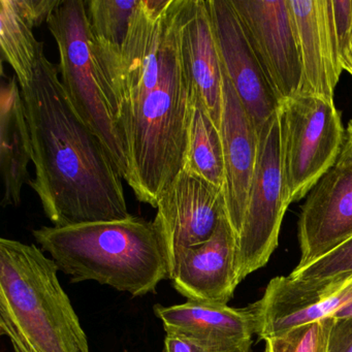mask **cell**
Instances as JSON below:
<instances>
[{"label":"cell","instance_id":"obj_1","mask_svg":"<svg viewBox=\"0 0 352 352\" xmlns=\"http://www.w3.org/2000/svg\"><path fill=\"white\" fill-rule=\"evenodd\" d=\"M184 0H140L120 48L96 44L102 90L124 142L127 184L157 207L184 168L192 84L181 46Z\"/></svg>","mask_w":352,"mask_h":352},{"label":"cell","instance_id":"obj_2","mask_svg":"<svg viewBox=\"0 0 352 352\" xmlns=\"http://www.w3.org/2000/svg\"><path fill=\"white\" fill-rule=\"evenodd\" d=\"M32 133L36 177L30 186L57 228L131 216L122 177L110 154L69 102L44 49L21 88Z\"/></svg>","mask_w":352,"mask_h":352},{"label":"cell","instance_id":"obj_3","mask_svg":"<svg viewBox=\"0 0 352 352\" xmlns=\"http://www.w3.org/2000/svg\"><path fill=\"white\" fill-rule=\"evenodd\" d=\"M42 250L73 283L96 281L133 296L156 292L170 279L166 242L154 221L138 216L32 232Z\"/></svg>","mask_w":352,"mask_h":352},{"label":"cell","instance_id":"obj_4","mask_svg":"<svg viewBox=\"0 0 352 352\" xmlns=\"http://www.w3.org/2000/svg\"><path fill=\"white\" fill-rule=\"evenodd\" d=\"M58 271L36 245L0 239V333L14 352H90Z\"/></svg>","mask_w":352,"mask_h":352},{"label":"cell","instance_id":"obj_5","mask_svg":"<svg viewBox=\"0 0 352 352\" xmlns=\"http://www.w3.org/2000/svg\"><path fill=\"white\" fill-rule=\"evenodd\" d=\"M47 25L58 48L59 76L72 107L102 142L119 174L127 182L129 164L126 148L102 90L86 1L63 0Z\"/></svg>","mask_w":352,"mask_h":352},{"label":"cell","instance_id":"obj_6","mask_svg":"<svg viewBox=\"0 0 352 352\" xmlns=\"http://www.w3.org/2000/svg\"><path fill=\"white\" fill-rule=\"evenodd\" d=\"M277 118L286 195L296 203L337 164L345 129L333 100L302 91L282 100Z\"/></svg>","mask_w":352,"mask_h":352},{"label":"cell","instance_id":"obj_7","mask_svg":"<svg viewBox=\"0 0 352 352\" xmlns=\"http://www.w3.org/2000/svg\"><path fill=\"white\" fill-rule=\"evenodd\" d=\"M282 172L277 115L259 133L258 154L240 232L236 236L239 281L263 267L278 246L289 207Z\"/></svg>","mask_w":352,"mask_h":352},{"label":"cell","instance_id":"obj_8","mask_svg":"<svg viewBox=\"0 0 352 352\" xmlns=\"http://www.w3.org/2000/svg\"><path fill=\"white\" fill-rule=\"evenodd\" d=\"M352 302V275L313 281L292 276L270 281L261 300L247 307L254 333L267 339L300 325L333 317Z\"/></svg>","mask_w":352,"mask_h":352},{"label":"cell","instance_id":"obj_9","mask_svg":"<svg viewBox=\"0 0 352 352\" xmlns=\"http://www.w3.org/2000/svg\"><path fill=\"white\" fill-rule=\"evenodd\" d=\"M245 34L282 100L300 91L302 59L288 0H230Z\"/></svg>","mask_w":352,"mask_h":352},{"label":"cell","instance_id":"obj_10","mask_svg":"<svg viewBox=\"0 0 352 352\" xmlns=\"http://www.w3.org/2000/svg\"><path fill=\"white\" fill-rule=\"evenodd\" d=\"M222 67L259 135L281 98L253 51L230 0H209Z\"/></svg>","mask_w":352,"mask_h":352},{"label":"cell","instance_id":"obj_11","mask_svg":"<svg viewBox=\"0 0 352 352\" xmlns=\"http://www.w3.org/2000/svg\"><path fill=\"white\" fill-rule=\"evenodd\" d=\"M153 220L173 261L209 240L226 215L223 189L183 168L158 201Z\"/></svg>","mask_w":352,"mask_h":352},{"label":"cell","instance_id":"obj_12","mask_svg":"<svg viewBox=\"0 0 352 352\" xmlns=\"http://www.w3.org/2000/svg\"><path fill=\"white\" fill-rule=\"evenodd\" d=\"M352 238V166L329 168L307 195L298 218L302 269Z\"/></svg>","mask_w":352,"mask_h":352},{"label":"cell","instance_id":"obj_13","mask_svg":"<svg viewBox=\"0 0 352 352\" xmlns=\"http://www.w3.org/2000/svg\"><path fill=\"white\" fill-rule=\"evenodd\" d=\"M170 279L187 300L228 305L240 281L236 236L226 215L209 240L185 249L173 261Z\"/></svg>","mask_w":352,"mask_h":352},{"label":"cell","instance_id":"obj_14","mask_svg":"<svg viewBox=\"0 0 352 352\" xmlns=\"http://www.w3.org/2000/svg\"><path fill=\"white\" fill-rule=\"evenodd\" d=\"M220 122L223 149V195L228 222L238 236L244 217L258 154L259 135L251 123L223 67Z\"/></svg>","mask_w":352,"mask_h":352},{"label":"cell","instance_id":"obj_15","mask_svg":"<svg viewBox=\"0 0 352 352\" xmlns=\"http://www.w3.org/2000/svg\"><path fill=\"white\" fill-rule=\"evenodd\" d=\"M166 333L191 340L205 352H249L254 333L248 309L187 300L185 304L154 306Z\"/></svg>","mask_w":352,"mask_h":352},{"label":"cell","instance_id":"obj_16","mask_svg":"<svg viewBox=\"0 0 352 352\" xmlns=\"http://www.w3.org/2000/svg\"><path fill=\"white\" fill-rule=\"evenodd\" d=\"M181 46L192 89L220 129L223 74L209 0H184Z\"/></svg>","mask_w":352,"mask_h":352},{"label":"cell","instance_id":"obj_17","mask_svg":"<svg viewBox=\"0 0 352 352\" xmlns=\"http://www.w3.org/2000/svg\"><path fill=\"white\" fill-rule=\"evenodd\" d=\"M302 59L300 91L333 102L341 72L329 32L327 0H288Z\"/></svg>","mask_w":352,"mask_h":352},{"label":"cell","instance_id":"obj_18","mask_svg":"<svg viewBox=\"0 0 352 352\" xmlns=\"http://www.w3.org/2000/svg\"><path fill=\"white\" fill-rule=\"evenodd\" d=\"M32 133L26 118L21 88L16 76L0 88V170L3 178L1 206L18 207L22 188L30 183L28 166L32 162Z\"/></svg>","mask_w":352,"mask_h":352},{"label":"cell","instance_id":"obj_19","mask_svg":"<svg viewBox=\"0 0 352 352\" xmlns=\"http://www.w3.org/2000/svg\"><path fill=\"white\" fill-rule=\"evenodd\" d=\"M184 168L223 188L224 162L221 135L201 98L193 89Z\"/></svg>","mask_w":352,"mask_h":352},{"label":"cell","instance_id":"obj_20","mask_svg":"<svg viewBox=\"0 0 352 352\" xmlns=\"http://www.w3.org/2000/svg\"><path fill=\"white\" fill-rule=\"evenodd\" d=\"M34 25L18 11L14 0H0L1 58L13 69L20 88L34 77L44 44L36 40Z\"/></svg>","mask_w":352,"mask_h":352},{"label":"cell","instance_id":"obj_21","mask_svg":"<svg viewBox=\"0 0 352 352\" xmlns=\"http://www.w3.org/2000/svg\"><path fill=\"white\" fill-rule=\"evenodd\" d=\"M140 0H88V22L94 42L102 46L120 48L129 32Z\"/></svg>","mask_w":352,"mask_h":352},{"label":"cell","instance_id":"obj_22","mask_svg":"<svg viewBox=\"0 0 352 352\" xmlns=\"http://www.w3.org/2000/svg\"><path fill=\"white\" fill-rule=\"evenodd\" d=\"M333 322L327 317L267 338L265 352H327Z\"/></svg>","mask_w":352,"mask_h":352},{"label":"cell","instance_id":"obj_23","mask_svg":"<svg viewBox=\"0 0 352 352\" xmlns=\"http://www.w3.org/2000/svg\"><path fill=\"white\" fill-rule=\"evenodd\" d=\"M351 275L352 238L311 265L294 270L289 276L298 280L323 281Z\"/></svg>","mask_w":352,"mask_h":352},{"label":"cell","instance_id":"obj_24","mask_svg":"<svg viewBox=\"0 0 352 352\" xmlns=\"http://www.w3.org/2000/svg\"><path fill=\"white\" fill-rule=\"evenodd\" d=\"M18 11L34 28L48 22L50 16L60 6L63 0H14Z\"/></svg>","mask_w":352,"mask_h":352},{"label":"cell","instance_id":"obj_25","mask_svg":"<svg viewBox=\"0 0 352 352\" xmlns=\"http://www.w3.org/2000/svg\"><path fill=\"white\" fill-rule=\"evenodd\" d=\"M327 352H352V317L333 318Z\"/></svg>","mask_w":352,"mask_h":352},{"label":"cell","instance_id":"obj_26","mask_svg":"<svg viewBox=\"0 0 352 352\" xmlns=\"http://www.w3.org/2000/svg\"><path fill=\"white\" fill-rule=\"evenodd\" d=\"M164 352H205L191 340L177 333H166Z\"/></svg>","mask_w":352,"mask_h":352},{"label":"cell","instance_id":"obj_27","mask_svg":"<svg viewBox=\"0 0 352 352\" xmlns=\"http://www.w3.org/2000/svg\"><path fill=\"white\" fill-rule=\"evenodd\" d=\"M338 162L352 166V119L348 122L347 127L345 129L343 148Z\"/></svg>","mask_w":352,"mask_h":352},{"label":"cell","instance_id":"obj_28","mask_svg":"<svg viewBox=\"0 0 352 352\" xmlns=\"http://www.w3.org/2000/svg\"><path fill=\"white\" fill-rule=\"evenodd\" d=\"M343 71L347 72L350 75L352 76V36L351 40H350L349 48H348L347 55H346L345 59H344L343 65H342Z\"/></svg>","mask_w":352,"mask_h":352},{"label":"cell","instance_id":"obj_29","mask_svg":"<svg viewBox=\"0 0 352 352\" xmlns=\"http://www.w3.org/2000/svg\"><path fill=\"white\" fill-rule=\"evenodd\" d=\"M333 318H345V317H352V302L351 304L347 305V306L342 308L341 310L338 311Z\"/></svg>","mask_w":352,"mask_h":352}]
</instances>
